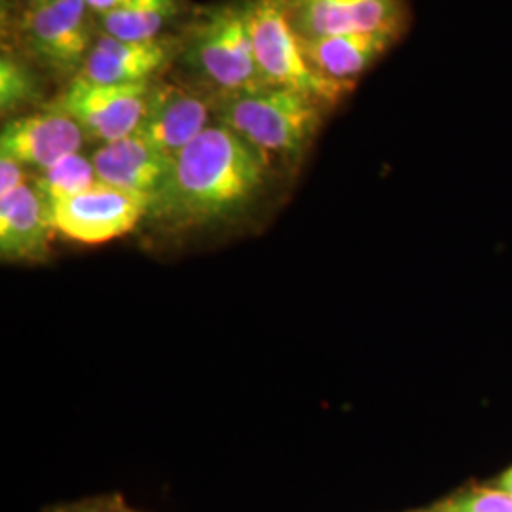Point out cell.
Masks as SVG:
<instances>
[{"label":"cell","instance_id":"cell-1","mask_svg":"<svg viewBox=\"0 0 512 512\" xmlns=\"http://www.w3.org/2000/svg\"><path fill=\"white\" fill-rule=\"evenodd\" d=\"M268 158L224 124H211L175 156L171 175L150 202V219L188 230L234 219L260 196Z\"/></svg>","mask_w":512,"mask_h":512},{"label":"cell","instance_id":"cell-2","mask_svg":"<svg viewBox=\"0 0 512 512\" xmlns=\"http://www.w3.org/2000/svg\"><path fill=\"white\" fill-rule=\"evenodd\" d=\"M211 103L220 124L266 158L274 154L293 160L310 147L327 109L306 93L277 86L211 95Z\"/></svg>","mask_w":512,"mask_h":512},{"label":"cell","instance_id":"cell-3","mask_svg":"<svg viewBox=\"0 0 512 512\" xmlns=\"http://www.w3.org/2000/svg\"><path fill=\"white\" fill-rule=\"evenodd\" d=\"M179 59L213 95L266 86L256 67L249 0H232L203 12L183 38Z\"/></svg>","mask_w":512,"mask_h":512},{"label":"cell","instance_id":"cell-4","mask_svg":"<svg viewBox=\"0 0 512 512\" xmlns=\"http://www.w3.org/2000/svg\"><path fill=\"white\" fill-rule=\"evenodd\" d=\"M249 29L256 67L266 86L306 93L325 107L336 105L351 92L315 73L308 65L291 27L285 0H249Z\"/></svg>","mask_w":512,"mask_h":512},{"label":"cell","instance_id":"cell-5","mask_svg":"<svg viewBox=\"0 0 512 512\" xmlns=\"http://www.w3.org/2000/svg\"><path fill=\"white\" fill-rule=\"evenodd\" d=\"M93 16L86 0H44L25 8L21 37L31 61L67 82L78 78L99 35Z\"/></svg>","mask_w":512,"mask_h":512},{"label":"cell","instance_id":"cell-6","mask_svg":"<svg viewBox=\"0 0 512 512\" xmlns=\"http://www.w3.org/2000/svg\"><path fill=\"white\" fill-rule=\"evenodd\" d=\"M154 82L99 84L78 76L44 107L67 114L88 139L105 145L133 135L141 126Z\"/></svg>","mask_w":512,"mask_h":512},{"label":"cell","instance_id":"cell-7","mask_svg":"<svg viewBox=\"0 0 512 512\" xmlns=\"http://www.w3.org/2000/svg\"><path fill=\"white\" fill-rule=\"evenodd\" d=\"M55 232L86 245H101L129 234L148 215V202L109 184L48 203Z\"/></svg>","mask_w":512,"mask_h":512},{"label":"cell","instance_id":"cell-8","mask_svg":"<svg viewBox=\"0 0 512 512\" xmlns=\"http://www.w3.org/2000/svg\"><path fill=\"white\" fill-rule=\"evenodd\" d=\"M298 38L348 33H385L399 37L404 25L401 0H285Z\"/></svg>","mask_w":512,"mask_h":512},{"label":"cell","instance_id":"cell-9","mask_svg":"<svg viewBox=\"0 0 512 512\" xmlns=\"http://www.w3.org/2000/svg\"><path fill=\"white\" fill-rule=\"evenodd\" d=\"M86 133L67 114L50 107L6 120L0 131V156L44 171L80 152Z\"/></svg>","mask_w":512,"mask_h":512},{"label":"cell","instance_id":"cell-10","mask_svg":"<svg viewBox=\"0 0 512 512\" xmlns=\"http://www.w3.org/2000/svg\"><path fill=\"white\" fill-rule=\"evenodd\" d=\"M181 54L183 38L162 35L152 40H120L101 31L80 76L99 84L150 82Z\"/></svg>","mask_w":512,"mask_h":512},{"label":"cell","instance_id":"cell-11","mask_svg":"<svg viewBox=\"0 0 512 512\" xmlns=\"http://www.w3.org/2000/svg\"><path fill=\"white\" fill-rule=\"evenodd\" d=\"M211 116H215L211 97L207 99L183 86L156 80L147 112L135 135L165 154L177 156L211 126Z\"/></svg>","mask_w":512,"mask_h":512},{"label":"cell","instance_id":"cell-12","mask_svg":"<svg viewBox=\"0 0 512 512\" xmlns=\"http://www.w3.org/2000/svg\"><path fill=\"white\" fill-rule=\"evenodd\" d=\"M90 158L99 183L145 198L148 207L164 188L175 162V156L152 147L135 133L101 145Z\"/></svg>","mask_w":512,"mask_h":512},{"label":"cell","instance_id":"cell-13","mask_svg":"<svg viewBox=\"0 0 512 512\" xmlns=\"http://www.w3.org/2000/svg\"><path fill=\"white\" fill-rule=\"evenodd\" d=\"M50 209L33 184L0 198V255L8 262H42L54 234Z\"/></svg>","mask_w":512,"mask_h":512},{"label":"cell","instance_id":"cell-14","mask_svg":"<svg viewBox=\"0 0 512 512\" xmlns=\"http://www.w3.org/2000/svg\"><path fill=\"white\" fill-rule=\"evenodd\" d=\"M399 37L385 33H348L323 38H298L311 69L330 82L355 88L357 80Z\"/></svg>","mask_w":512,"mask_h":512},{"label":"cell","instance_id":"cell-15","mask_svg":"<svg viewBox=\"0 0 512 512\" xmlns=\"http://www.w3.org/2000/svg\"><path fill=\"white\" fill-rule=\"evenodd\" d=\"M181 12V0H126L101 19V31L120 40L162 37L165 25Z\"/></svg>","mask_w":512,"mask_h":512},{"label":"cell","instance_id":"cell-16","mask_svg":"<svg viewBox=\"0 0 512 512\" xmlns=\"http://www.w3.org/2000/svg\"><path fill=\"white\" fill-rule=\"evenodd\" d=\"M44 107V86L29 61L18 55L0 57V112L4 122L12 120L21 110Z\"/></svg>","mask_w":512,"mask_h":512},{"label":"cell","instance_id":"cell-17","mask_svg":"<svg viewBox=\"0 0 512 512\" xmlns=\"http://www.w3.org/2000/svg\"><path fill=\"white\" fill-rule=\"evenodd\" d=\"M99 183L95 175L92 158L76 152L57 164L38 171L33 177V186L38 194L44 198V202L52 203L55 200H63L74 194H80L88 188Z\"/></svg>","mask_w":512,"mask_h":512},{"label":"cell","instance_id":"cell-18","mask_svg":"<svg viewBox=\"0 0 512 512\" xmlns=\"http://www.w3.org/2000/svg\"><path fill=\"white\" fill-rule=\"evenodd\" d=\"M435 511L512 512V494L501 488H475L442 501Z\"/></svg>","mask_w":512,"mask_h":512},{"label":"cell","instance_id":"cell-19","mask_svg":"<svg viewBox=\"0 0 512 512\" xmlns=\"http://www.w3.org/2000/svg\"><path fill=\"white\" fill-rule=\"evenodd\" d=\"M27 183L25 167L14 158L0 156V198L12 194Z\"/></svg>","mask_w":512,"mask_h":512},{"label":"cell","instance_id":"cell-20","mask_svg":"<svg viewBox=\"0 0 512 512\" xmlns=\"http://www.w3.org/2000/svg\"><path fill=\"white\" fill-rule=\"evenodd\" d=\"M124 2L126 0H86L88 8L92 10L97 18H103L105 14H109V12H112L114 8H118Z\"/></svg>","mask_w":512,"mask_h":512},{"label":"cell","instance_id":"cell-21","mask_svg":"<svg viewBox=\"0 0 512 512\" xmlns=\"http://www.w3.org/2000/svg\"><path fill=\"white\" fill-rule=\"evenodd\" d=\"M497 488H501V490H505V492L512 494V467L509 469V471H505L503 476L499 478V482H497Z\"/></svg>","mask_w":512,"mask_h":512},{"label":"cell","instance_id":"cell-22","mask_svg":"<svg viewBox=\"0 0 512 512\" xmlns=\"http://www.w3.org/2000/svg\"><path fill=\"white\" fill-rule=\"evenodd\" d=\"M23 4H25V8H33V6H37L40 2H44V0H21Z\"/></svg>","mask_w":512,"mask_h":512},{"label":"cell","instance_id":"cell-23","mask_svg":"<svg viewBox=\"0 0 512 512\" xmlns=\"http://www.w3.org/2000/svg\"><path fill=\"white\" fill-rule=\"evenodd\" d=\"M82 512H114V511H103V509H92V511H82Z\"/></svg>","mask_w":512,"mask_h":512},{"label":"cell","instance_id":"cell-24","mask_svg":"<svg viewBox=\"0 0 512 512\" xmlns=\"http://www.w3.org/2000/svg\"><path fill=\"white\" fill-rule=\"evenodd\" d=\"M431 512H439V511H435V509H433V511H431Z\"/></svg>","mask_w":512,"mask_h":512}]
</instances>
